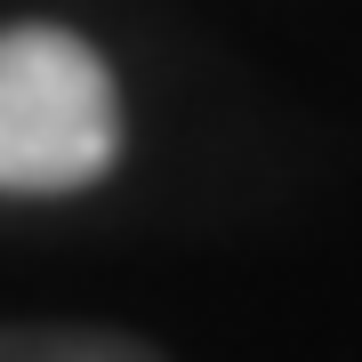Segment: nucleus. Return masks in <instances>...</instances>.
Here are the masks:
<instances>
[{
	"label": "nucleus",
	"mask_w": 362,
	"mask_h": 362,
	"mask_svg": "<svg viewBox=\"0 0 362 362\" xmlns=\"http://www.w3.org/2000/svg\"><path fill=\"white\" fill-rule=\"evenodd\" d=\"M121 153V97L89 40L0 33V194H81Z\"/></svg>",
	"instance_id": "obj_1"
},
{
	"label": "nucleus",
	"mask_w": 362,
	"mask_h": 362,
	"mask_svg": "<svg viewBox=\"0 0 362 362\" xmlns=\"http://www.w3.org/2000/svg\"><path fill=\"white\" fill-rule=\"evenodd\" d=\"M0 362H161L113 330H0Z\"/></svg>",
	"instance_id": "obj_2"
}]
</instances>
